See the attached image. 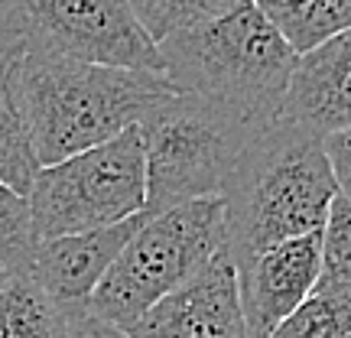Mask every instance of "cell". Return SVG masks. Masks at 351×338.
<instances>
[{
  "label": "cell",
  "instance_id": "1",
  "mask_svg": "<svg viewBox=\"0 0 351 338\" xmlns=\"http://www.w3.org/2000/svg\"><path fill=\"white\" fill-rule=\"evenodd\" d=\"M218 195L225 205V254L241 270L283 241L319 234L339 186L326 143L280 117L244 147Z\"/></svg>",
  "mask_w": 351,
  "mask_h": 338
},
{
  "label": "cell",
  "instance_id": "2",
  "mask_svg": "<svg viewBox=\"0 0 351 338\" xmlns=\"http://www.w3.org/2000/svg\"><path fill=\"white\" fill-rule=\"evenodd\" d=\"M156 49L173 91L205 101L254 130L280 121L296 52L254 0Z\"/></svg>",
  "mask_w": 351,
  "mask_h": 338
},
{
  "label": "cell",
  "instance_id": "3",
  "mask_svg": "<svg viewBox=\"0 0 351 338\" xmlns=\"http://www.w3.org/2000/svg\"><path fill=\"white\" fill-rule=\"evenodd\" d=\"M20 91L43 169L137 127L173 95V85L156 72L23 56Z\"/></svg>",
  "mask_w": 351,
  "mask_h": 338
},
{
  "label": "cell",
  "instance_id": "4",
  "mask_svg": "<svg viewBox=\"0 0 351 338\" xmlns=\"http://www.w3.org/2000/svg\"><path fill=\"white\" fill-rule=\"evenodd\" d=\"M225 251V205L221 195L147 215L137 234L101 276L85 306L91 315L117 328L137 322L150 306L176 293L199 274L215 254Z\"/></svg>",
  "mask_w": 351,
  "mask_h": 338
},
{
  "label": "cell",
  "instance_id": "5",
  "mask_svg": "<svg viewBox=\"0 0 351 338\" xmlns=\"http://www.w3.org/2000/svg\"><path fill=\"white\" fill-rule=\"evenodd\" d=\"M147 173V215L218 195L261 130L205 101L173 91L137 124Z\"/></svg>",
  "mask_w": 351,
  "mask_h": 338
},
{
  "label": "cell",
  "instance_id": "6",
  "mask_svg": "<svg viewBox=\"0 0 351 338\" xmlns=\"http://www.w3.org/2000/svg\"><path fill=\"white\" fill-rule=\"evenodd\" d=\"M0 52L163 75L156 43L124 0H0Z\"/></svg>",
  "mask_w": 351,
  "mask_h": 338
},
{
  "label": "cell",
  "instance_id": "7",
  "mask_svg": "<svg viewBox=\"0 0 351 338\" xmlns=\"http://www.w3.org/2000/svg\"><path fill=\"white\" fill-rule=\"evenodd\" d=\"M36 241L85 234L137 218L147 205V173L137 127L101 147L43 166L26 195Z\"/></svg>",
  "mask_w": 351,
  "mask_h": 338
},
{
  "label": "cell",
  "instance_id": "8",
  "mask_svg": "<svg viewBox=\"0 0 351 338\" xmlns=\"http://www.w3.org/2000/svg\"><path fill=\"white\" fill-rule=\"evenodd\" d=\"M121 332L127 338H247L231 257L215 254L189 283Z\"/></svg>",
  "mask_w": 351,
  "mask_h": 338
},
{
  "label": "cell",
  "instance_id": "9",
  "mask_svg": "<svg viewBox=\"0 0 351 338\" xmlns=\"http://www.w3.org/2000/svg\"><path fill=\"white\" fill-rule=\"evenodd\" d=\"M322 274V231L283 241L238 270V296L247 338H270L313 296Z\"/></svg>",
  "mask_w": 351,
  "mask_h": 338
},
{
  "label": "cell",
  "instance_id": "10",
  "mask_svg": "<svg viewBox=\"0 0 351 338\" xmlns=\"http://www.w3.org/2000/svg\"><path fill=\"white\" fill-rule=\"evenodd\" d=\"M280 117L319 140L351 130V29L296 56Z\"/></svg>",
  "mask_w": 351,
  "mask_h": 338
},
{
  "label": "cell",
  "instance_id": "11",
  "mask_svg": "<svg viewBox=\"0 0 351 338\" xmlns=\"http://www.w3.org/2000/svg\"><path fill=\"white\" fill-rule=\"evenodd\" d=\"M143 221H147V212L101 231L39 241L26 276L59 306H82Z\"/></svg>",
  "mask_w": 351,
  "mask_h": 338
},
{
  "label": "cell",
  "instance_id": "12",
  "mask_svg": "<svg viewBox=\"0 0 351 338\" xmlns=\"http://www.w3.org/2000/svg\"><path fill=\"white\" fill-rule=\"evenodd\" d=\"M36 173L39 160L20 91V56L0 52V182L26 199Z\"/></svg>",
  "mask_w": 351,
  "mask_h": 338
},
{
  "label": "cell",
  "instance_id": "13",
  "mask_svg": "<svg viewBox=\"0 0 351 338\" xmlns=\"http://www.w3.org/2000/svg\"><path fill=\"white\" fill-rule=\"evenodd\" d=\"M69 306L49 300L29 276L0 287V338H65Z\"/></svg>",
  "mask_w": 351,
  "mask_h": 338
},
{
  "label": "cell",
  "instance_id": "14",
  "mask_svg": "<svg viewBox=\"0 0 351 338\" xmlns=\"http://www.w3.org/2000/svg\"><path fill=\"white\" fill-rule=\"evenodd\" d=\"M263 16L276 26L296 56L313 52L328 39L351 29V0H293L263 7Z\"/></svg>",
  "mask_w": 351,
  "mask_h": 338
},
{
  "label": "cell",
  "instance_id": "15",
  "mask_svg": "<svg viewBox=\"0 0 351 338\" xmlns=\"http://www.w3.org/2000/svg\"><path fill=\"white\" fill-rule=\"evenodd\" d=\"M124 3L130 7L140 29L150 36V43L160 46L179 33L221 20L251 0H124Z\"/></svg>",
  "mask_w": 351,
  "mask_h": 338
},
{
  "label": "cell",
  "instance_id": "16",
  "mask_svg": "<svg viewBox=\"0 0 351 338\" xmlns=\"http://www.w3.org/2000/svg\"><path fill=\"white\" fill-rule=\"evenodd\" d=\"M351 332V293L315 287L313 296L296 313L283 319L270 338H348Z\"/></svg>",
  "mask_w": 351,
  "mask_h": 338
},
{
  "label": "cell",
  "instance_id": "17",
  "mask_svg": "<svg viewBox=\"0 0 351 338\" xmlns=\"http://www.w3.org/2000/svg\"><path fill=\"white\" fill-rule=\"evenodd\" d=\"M36 231H33V215L23 195L0 182V274L26 276L33 251H36Z\"/></svg>",
  "mask_w": 351,
  "mask_h": 338
},
{
  "label": "cell",
  "instance_id": "18",
  "mask_svg": "<svg viewBox=\"0 0 351 338\" xmlns=\"http://www.w3.org/2000/svg\"><path fill=\"white\" fill-rule=\"evenodd\" d=\"M315 287L351 293V202L335 195L322 228V274Z\"/></svg>",
  "mask_w": 351,
  "mask_h": 338
},
{
  "label": "cell",
  "instance_id": "19",
  "mask_svg": "<svg viewBox=\"0 0 351 338\" xmlns=\"http://www.w3.org/2000/svg\"><path fill=\"white\" fill-rule=\"evenodd\" d=\"M322 143H326V156H328V163H332V173H335L339 195L351 202V130L332 134Z\"/></svg>",
  "mask_w": 351,
  "mask_h": 338
},
{
  "label": "cell",
  "instance_id": "20",
  "mask_svg": "<svg viewBox=\"0 0 351 338\" xmlns=\"http://www.w3.org/2000/svg\"><path fill=\"white\" fill-rule=\"evenodd\" d=\"M65 338H127L124 332L98 315H91L85 306H69V328Z\"/></svg>",
  "mask_w": 351,
  "mask_h": 338
},
{
  "label": "cell",
  "instance_id": "21",
  "mask_svg": "<svg viewBox=\"0 0 351 338\" xmlns=\"http://www.w3.org/2000/svg\"><path fill=\"white\" fill-rule=\"evenodd\" d=\"M254 3H257V7H276V3H293V0H254Z\"/></svg>",
  "mask_w": 351,
  "mask_h": 338
},
{
  "label": "cell",
  "instance_id": "22",
  "mask_svg": "<svg viewBox=\"0 0 351 338\" xmlns=\"http://www.w3.org/2000/svg\"><path fill=\"white\" fill-rule=\"evenodd\" d=\"M7 280H10V276H7V274H0V287H3V283H7Z\"/></svg>",
  "mask_w": 351,
  "mask_h": 338
},
{
  "label": "cell",
  "instance_id": "23",
  "mask_svg": "<svg viewBox=\"0 0 351 338\" xmlns=\"http://www.w3.org/2000/svg\"><path fill=\"white\" fill-rule=\"evenodd\" d=\"M348 338H351V332H348Z\"/></svg>",
  "mask_w": 351,
  "mask_h": 338
}]
</instances>
